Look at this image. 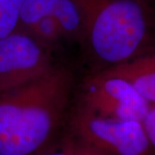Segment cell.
I'll return each instance as SVG.
<instances>
[{
    "label": "cell",
    "mask_w": 155,
    "mask_h": 155,
    "mask_svg": "<svg viewBox=\"0 0 155 155\" xmlns=\"http://www.w3.org/2000/svg\"><path fill=\"white\" fill-rule=\"evenodd\" d=\"M100 72L125 79L151 105H155V51Z\"/></svg>",
    "instance_id": "obj_7"
},
{
    "label": "cell",
    "mask_w": 155,
    "mask_h": 155,
    "mask_svg": "<svg viewBox=\"0 0 155 155\" xmlns=\"http://www.w3.org/2000/svg\"><path fill=\"white\" fill-rule=\"evenodd\" d=\"M48 16L55 17L60 22L68 41L82 46L85 16L81 0H25L17 28L27 29Z\"/></svg>",
    "instance_id": "obj_6"
},
{
    "label": "cell",
    "mask_w": 155,
    "mask_h": 155,
    "mask_svg": "<svg viewBox=\"0 0 155 155\" xmlns=\"http://www.w3.org/2000/svg\"><path fill=\"white\" fill-rule=\"evenodd\" d=\"M53 54L24 29L0 39V93L47 74L57 64Z\"/></svg>",
    "instance_id": "obj_5"
},
{
    "label": "cell",
    "mask_w": 155,
    "mask_h": 155,
    "mask_svg": "<svg viewBox=\"0 0 155 155\" xmlns=\"http://www.w3.org/2000/svg\"><path fill=\"white\" fill-rule=\"evenodd\" d=\"M25 0H0V39L16 30Z\"/></svg>",
    "instance_id": "obj_9"
},
{
    "label": "cell",
    "mask_w": 155,
    "mask_h": 155,
    "mask_svg": "<svg viewBox=\"0 0 155 155\" xmlns=\"http://www.w3.org/2000/svg\"><path fill=\"white\" fill-rule=\"evenodd\" d=\"M141 122L150 143L155 151V105L150 106L149 110Z\"/></svg>",
    "instance_id": "obj_10"
},
{
    "label": "cell",
    "mask_w": 155,
    "mask_h": 155,
    "mask_svg": "<svg viewBox=\"0 0 155 155\" xmlns=\"http://www.w3.org/2000/svg\"><path fill=\"white\" fill-rule=\"evenodd\" d=\"M74 77L64 65L0 93V155H41L59 147L67 128Z\"/></svg>",
    "instance_id": "obj_1"
},
{
    "label": "cell",
    "mask_w": 155,
    "mask_h": 155,
    "mask_svg": "<svg viewBox=\"0 0 155 155\" xmlns=\"http://www.w3.org/2000/svg\"><path fill=\"white\" fill-rule=\"evenodd\" d=\"M67 129L106 155H155L143 124L92 116L72 106Z\"/></svg>",
    "instance_id": "obj_3"
},
{
    "label": "cell",
    "mask_w": 155,
    "mask_h": 155,
    "mask_svg": "<svg viewBox=\"0 0 155 155\" xmlns=\"http://www.w3.org/2000/svg\"><path fill=\"white\" fill-rule=\"evenodd\" d=\"M41 44L54 53L62 43L67 41L66 34L60 22L55 17H44L34 23L27 29Z\"/></svg>",
    "instance_id": "obj_8"
},
{
    "label": "cell",
    "mask_w": 155,
    "mask_h": 155,
    "mask_svg": "<svg viewBox=\"0 0 155 155\" xmlns=\"http://www.w3.org/2000/svg\"><path fill=\"white\" fill-rule=\"evenodd\" d=\"M82 48L101 72L153 52L155 12L148 0H81Z\"/></svg>",
    "instance_id": "obj_2"
},
{
    "label": "cell",
    "mask_w": 155,
    "mask_h": 155,
    "mask_svg": "<svg viewBox=\"0 0 155 155\" xmlns=\"http://www.w3.org/2000/svg\"><path fill=\"white\" fill-rule=\"evenodd\" d=\"M74 106L102 118L142 122L151 104L125 79L96 72L81 84Z\"/></svg>",
    "instance_id": "obj_4"
},
{
    "label": "cell",
    "mask_w": 155,
    "mask_h": 155,
    "mask_svg": "<svg viewBox=\"0 0 155 155\" xmlns=\"http://www.w3.org/2000/svg\"><path fill=\"white\" fill-rule=\"evenodd\" d=\"M66 130H67V133L69 134V135L71 136V138L73 140L74 144L77 147V148L82 155H106L105 153H102L99 150L93 147L92 146H91V145L87 144L86 142H84V140L78 138L75 134H73L70 131H68L67 128H66Z\"/></svg>",
    "instance_id": "obj_11"
}]
</instances>
